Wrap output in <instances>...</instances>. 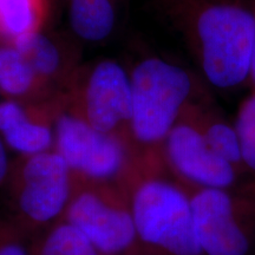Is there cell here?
Returning <instances> with one entry per match:
<instances>
[{"label":"cell","mask_w":255,"mask_h":255,"mask_svg":"<svg viewBox=\"0 0 255 255\" xmlns=\"http://www.w3.org/2000/svg\"><path fill=\"white\" fill-rule=\"evenodd\" d=\"M180 36L208 84L223 91L248 84L255 0H152Z\"/></svg>","instance_id":"cell-1"},{"label":"cell","mask_w":255,"mask_h":255,"mask_svg":"<svg viewBox=\"0 0 255 255\" xmlns=\"http://www.w3.org/2000/svg\"><path fill=\"white\" fill-rule=\"evenodd\" d=\"M132 113L129 135L154 155H162L165 138L196 92L194 75L158 56L138 60L130 71Z\"/></svg>","instance_id":"cell-2"},{"label":"cell","mask_w":255,"mask_h":255,"mask_svg":"<svg viewBox=\"0 0 255 255\" xmlns=\"http://www.w3.org/2000/svg\"><path fill=\"white\" fill-rule=\"evenodd\" d=\"M137 238L171 255H201L190 197L176 184L151 178L137 187L131 201Z\"/></svg>","instance_id":"cell-3"},{"label":"cell","mask_w":255,"mask_h":255,"mask_svg":"<svg viewBox=\"0 0 255 255\" xmlns=\"http://www.w3.org/2000/svg\"><path fill=\"white\" fill-rule=\"evenodd\" d=\"M68 87L72 113L102 132L129 133L132 113L130 72L119 62L102 59L78 68Z\"/></svg>","instance_id":"cell-4"},{"label":"cell","mask_w":255,"mask_h":255,"mask_svg":"<svg viewBox=\"0 0 255 255\" xmlns=\"http://www.w3.org/2000/svg\"><path fill=\"white\" fill-rule=\"evenodd\" d=\"M55 150L71 171L95 180L116 176L127 157L122 136L102 132L72 111L55 121Z\"/></svg>","instance_id":"cell-5"},{"label":"cell","mask_w":255,"mask_h":255,"mask_svg":"<svg viewBox=\"0 0 255 255\" xmlns=\"http://www.w3.org/2000/svg\"><path fill=\"white\" fill-rule=\"evenodd\" d=\"M162 157L178 176L201 188L226 189L237 178V169L207 143L194 102L165 138Z\"/></svg>","instance_id":"cell-6"},{"label":"cell","mask_w":255,"mask_h":255,"mask_svg":"<svg viewBox=\"0 0 255 255\" xmlns=\"http://www.w3.org/2000/svg\"><path fill=\"white\" fill-rule=\"evenodd\" d=\"M71 169L56 150L27 156L15 181V201L31 222L46 223L69 205Z\"/></svg>","instance_id":"cell-7"},{"label":"cell","mask_w":255,"mask_h":255,"mask_svg":"<svg viewBox=\"0 0 255 255\" xmlns=\"http://www.w3.org/2000/svg\"><path fill=\"white\" fill-rule=\"evenodd\" d=\"M194 226L202 253L246 255L250 240L234 200L225 189L201 188L190 197Z\"/></svg>","instance_id":"cell-8"},{"label":"cell","mask_w":255,"mask_h":255,"mask_svg":"<svg viewBox=\"0 0 255 255\" xmlns=\"http://www.w3.org/2000/svg\"><path fill=\"white\" fill-rule=\"evenodd\" d=\"M66 221L79 229L102 254L122 253L137 238L131 210L110 205L92 191H83L69 202Z\"/></svg>","instance_id":"cell-9"},{"label":"cell","mask_w":255,"mask_h":255,"mask_svg":"<svg viewBox=\"0 0 255 255\" xmlns=\"http://www.w3.org/2000/svg\"><path fill=\"white\" fill-rule=\"evenodd\" d=\"M23 53L39 78L47 87L57 82L69 84L78 69L64 44L43 30L27 34L12 44Z\"/></svg>","instance_id":"cell-10"},{"label":"cell","mask_w":255,"mask_h":255,"mask_svg":"<svg viewBox=\"0 0 255 255\" xmlns=\"http://www.w3.org/2000/svg\"><path fill=\"white\" fill-rule=\"evenodd\" d=\"M70 27L88 43H100L117 23V0H66Z\"/></svg>","instance_id":"cell-11"},{"label":"cell","mask_w":255,"mask_h":255,"mask_svg":"<svg viewBox=\"0 0 255 255\" xmlns=\"http://www.w3.org/2000/svg\"><path fill=\"white\" fill-rule=\"evenodd\" d=\"M49 88L23 53L12 44H0V94L25 102Z\"/></svg>","instance_id":"cell-12"},{"label":"cell","mask_w":255,"mask_h":255,"mask_svg":"<svg viewBox=\"0 0 255 255\" xmlns=\"http://www.w3.org/2000/svg\"><path fill=\"white\" fill-rule=\"evenodd\" d=\"M49 0H0V44H13L43 30Z\"/></svg>","instance_id":"cell-13"},{"label":"cell","mask_w":255,"mask_h":255,"mask_svg":"<svg viewBox=\"0 0 255 255\" xmlns=\"http://www.w3.org/2000/svg\"><path fill=\"white\" fill-rule=\"evenodd\" d=\"M0 137L8 149L24 157L52 150L55 145V128L33 114V109L26 119L15 124Z\"/></svg>","instance_id":"cell-14"},{"label":"cell","mask_w":255,"mask_h":255,"mask_svg":"<svg viewBox=\"0 0 255 255\" xmlns=\"http://www.w3.org/2000/svg\"><path fill=\"white\" fill-rule=\"evenodd\" d=\"M195 111L201 130L210 148L237 170L244 168L240 141L234 123L231 124L214 111L207 110L197 103Z\"/></svg>","instance_id":"cell-15"},{"label":"cell","mask_w":255,"mask_h":255,"mask_svg":"<svg viewBox=\"0 0 255 255\" xmlns=\"http://www.w3.org/2000/svg\"><path fill=\"white\" fill-rule=\"evenodd\" d=\"M83 233L69 223H60L45 238L39 255H98Z\"/></svg>","instance_id":"cell-16"},{"label":"cell","mask_w":255,"mask_h":255,"mask_svg":"<svg viewBox=\"0 0 255 255\" xmlns=\"http://www.w3.org/2000/svg\"><path fill=\"white\" fill-rule=\"evenodd\" d=\"M239 141L244 168L255 174V90L244 98L238 109L234 122Z\"/></svg>","instance_id":"cell-17"},{"label":"cell","mask_w":255,"mask_h":255,"mask_svg":"<svg viewBox=\"0 0 255 255\" xmlns=\"http://www.w3.org/2000/svg\"><path fill=\"white\" fill-rule=\"evenodd\" d=\"M0 255H28L14 228L2 223H0Z\"/></svg>","instance_id":"cell-18"},{"label":"cell","mask_w":255,"mask_h":255,"mask_svg":"<svg viewBox=\"0 0 255 255\" xmlns=\"http://www.w3.org/2000/svg\"><path fill=\"white\" fill-rule=\"evenodd\" d=\"M7 146L0 137V186L5 182L6 178L8 177L11 167H9V161L7 157Z\"/></svg>","instance_id":"cell-19"},{"label":"cell","mask_w":255,"mask_h":255,"mask_svg":"<svg viewBox=\"0 0 255 255\" xmlns=\"http://www.w3.org/2000/svg\"><path fill=\"white\" fill-rule=\"evenodd\" d=\"M248 84L251 85L252 89L255 90V38L253 44V52H252L251 66H250V78H248Z\"/></svg>","instance_id":"cell-20"}]
</instances>
